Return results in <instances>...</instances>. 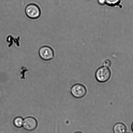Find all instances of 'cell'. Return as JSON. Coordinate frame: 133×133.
Returning a JSON list of instances; mask_svg holds the SVG:
<instances>
[{
    "instance_id": "4",
    "label": "cell",
    "mask_w": 133,
    "mask_h": 133,
    "mask_svg": "<svg viewBox=\"0 0 133 133\" xmlns=\"http://www.w3.org/2000/svg\"><path fill=\"white\" fill-rule=\"evenodd\" d=\"M39 54L41 58L45 61L51 60L54 57L52 49L48 46L41 47L39 51Z\"/></svg>"
},
{
    "instance_id": "1",
    "label": "cell",
    "mask_w": 133,
    "mask_h": 133,
    "mask_svg": "<svg viewBox=\"0 0 133 133\" xmlns=\"http://www.w3.org/2000/svg\"><path fill=\"white\" fill-rule=\"evenodd\" d=\"M111 75V72L110 69L104 66L99 68L95 74V77L97 81L101 83H104L109 81Z\"/></svg>"
},
{
    "instance_id": "10",
    "label": "cell",
    "mask_w": 133,
    "mask_h": 133,
    "mask_svg": "<svg viewBox=\"0 0 133 133\" xmlns=\"http://www.w3.org/2000/svg\"><path fill=\"white\" fill-rule=\"evenodd\" d=\"M97 3L101 6H104L106 5L105 0H97Z\"/></svg>"
},
{
    "instance_id": "7",
    "label": "cell",
    "mask_w": 133,
    "mask_h": 133,
    "mask_svg": "<svg viewBox=\"0 0 133 133\" xmlns=\"http://www.w3.org/2000/svg\"><path fill=\"white\" fill-rule=\"evenodd\" d=\"M24 120L21 117H17L14 119L13 123L15 127L21 128L23 126Z\"/></svg>"
},
{
    "instance_id": "3",
    "label": "cell",
    "mask_w": 133,
    "mask_h": 133,
    "mask_svg": "<svg viewBox=\"0 0 133 133\" xmlns=\"http://www.w3.org/2000/svg\"><path fill=\"white\" fill-rule=\"evenodd\" d=\"M25 12L28 17L32 19L37 18L39 17L41 14L39 8L34 4L28 5L26 7Z\"/></svg>"
},
{
    "instance_id": "13",
    "label": "cell",
    "mask_w": 133,
    "mask_h": 133,
    "mask_svg": "<svg viewBox=\"0 0 133 133\" xmlns=\"http://www.w3.org/2000/svg\"></svg>"
},
{
    "instance_id": "5",
    "label": "cell",
    "mask_w": 133,
    "mask_h": 133,
    "mask_svg": "<svg viewBox=\"0 0 133 133\" xmlns=\"http://www.w3.org/2000/svg\"><path fill=\"white\" fill-rule=\"evenodd\" d=\"M37 122L35 119L32 117H28L24 119L23 127L28 131H33L36 128Z\"/></svg>"
},
{
    "instance_id": "11",
    "label": "cell",
    "mask_w": 133,
    "mask_h": 133,
    "mask_svg": "<svg viewBox=\"0 0 133 133\" xmlns=\"http://www.w3.org/2000/svg\"><path fill=\"white\" fill-rule=\"evenodd\" d=\"M131 129L133 132V122L131 125Z\"/></svg>"
},
{
    "instance_id": "12",
    "label": "cell",
    "mask_w": 133,
    "mask_h": 133,
    "mask_svg": "<svg viewBox=\"0 0 133 133\" xmlns=\"http://www.w3.org/2000/svg\"><path fill=\"white\" fill-rule=\"evenodd\" d=\"M74 133H83L82 132H81L79 131H77L76 132H75Z\"/></svg>"
},
{
    "instance_id": "8",
    "label": "cell",
    "mask_w": 133,
    "mask_h": 133,
    "mask_svg": "<svg viewBox=\"0 0 133 133\" xmlns=\"http://www.w3.org/2000/svg\"><path fill=\"white\" fill-rule=\"evenodd\" d=\"M106 5L111 7L119 5L122 0H105Z\"/></svg>"
},
{
    "instance_id": "9",
    "label": "cell",
    "mask_w": 133,
    "mask_h": 133,
    "mask_svg": "<svg viewBox=\"0 0 133 133\" xmlns=\"http://www.w3.org/2000/svg\"><path fill=\"white\" fill-rule=\"evenodd\" d=\"M112 64V62L109 59H106L103 63V66L108 68H109L111 66Z\"/></svg>"
},
{
    "instance_id": "6",
    "label": "cell",
    "mask_w": 133,
    "mask_h": 133,
    "mask_svg": "<svg viewBox=\"0 0 133 133\" xmlns=\"http://www.w3.org/2000/svg\"><path fill=\"white\" fill-rule=\"evenodd\" d=\"M127 130L126 125L122 123H118L114 126L113 131L114 133H125Z\"/></svg>"
},
{
    "instance_id": "2",
    "label": "cell",
    "mask_w": 133,
    "mask_h": 133,
    "mask_svg": "<svg viewBox=\"0 0 133 133\" xmlns=\"http://www.w3.org/2000/svg\"><path fill=\"white\" fill-rule=\"evenodd\" d=\"M71 93L76 98H81L86 95L87 93L86 88L81 84H76L71 89Z\"/></svg>"
}]
</instances>
